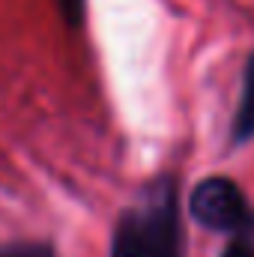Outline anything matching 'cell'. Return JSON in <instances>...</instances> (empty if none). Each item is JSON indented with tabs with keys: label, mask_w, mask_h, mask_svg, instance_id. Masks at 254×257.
Wrapping results in <instances>:
<instances>
[{
	"label": "cell",
	"mask_w": 254,
	"mask_h": 257,
	"mask_svg": "<svg viewBox=\"0 0 254 257\" xmlns=\"http://www.w3.org/2000/svg\"><path fill=\"white\" fill-rule=\"evenodd\" d=\"M111 257H183L180 197L171 180H159L141 203L120 215Z\"/></svg>",
	"instance_id": "1"
},
{
	"label": "cell",
	"mask_w": 254,
	"mask_h": 257,
	"mask_svg": "<svg viewBox=\"0 0 254 257\" xmlns=\"http://www.w3.org/2000/svg\"><path fill=\"white\" fill-rule=\"evenodd\" d=\"M189 215L209 230L254 236V209L230 177H206L189 194Z\"/></svg>",
	"instance_id": "2"
},
{
	"label": "cell",
	"mask_w": 254,
	"mask_h": 257,
	"mask_svg": "<svg viewBox=\"0 0 254 257\" xmlns=\"http://www.w3.org/2000/svg\"><path fill=\"white\" fill-rule=\"evenodd\" d=\"M251 138H254V54L245 63L239 105H236V114H233V123H230V141H233V147H242Z\"/></svg>",
	"instance_id": "3"
},
{
	"label": "cell",
	"mask_w": 254,
	"mask_h": 257,
	"mask_svg": "<svg viewBox=\"0 0 254 257\" xmlns=\"http://www.w3.org/2000/svg\"><path fill=\"white\" fill-rule=\"evenodd\" d=\"M0 257H57L51 242H15L0 248Z\"/></svg>",
	"instance_id": "4"
},
{
	"label": "cell",
	"mask_w": 254,
	"mask_h": 257,
	"mask_svg": "<svg viewBox=\"0 0 254 257\" xmlns=\"http://www.w3.org/2000/svg\"><path fill=\"white\" fill-rule=\"evenodd\" d=\"M57 9H60V18L75 30L84 24V15H87V0H57Z\"/></svg>",
	"instance_id": "5"
},
{
	"label": "cell",
	"mask_w": 254,
	"mask_h": 257,
	"mask_svg": "<svg viewBox=\"0 0 254 257\" xmlns=\"http://www.w3.org/2000/svg\"><path fill=\"white\" fill-rule=\"evenodd\" d=\"M221 257H254V236H233Z\"/></svg>",
	"instance_id": "6"
}]
</instances>
